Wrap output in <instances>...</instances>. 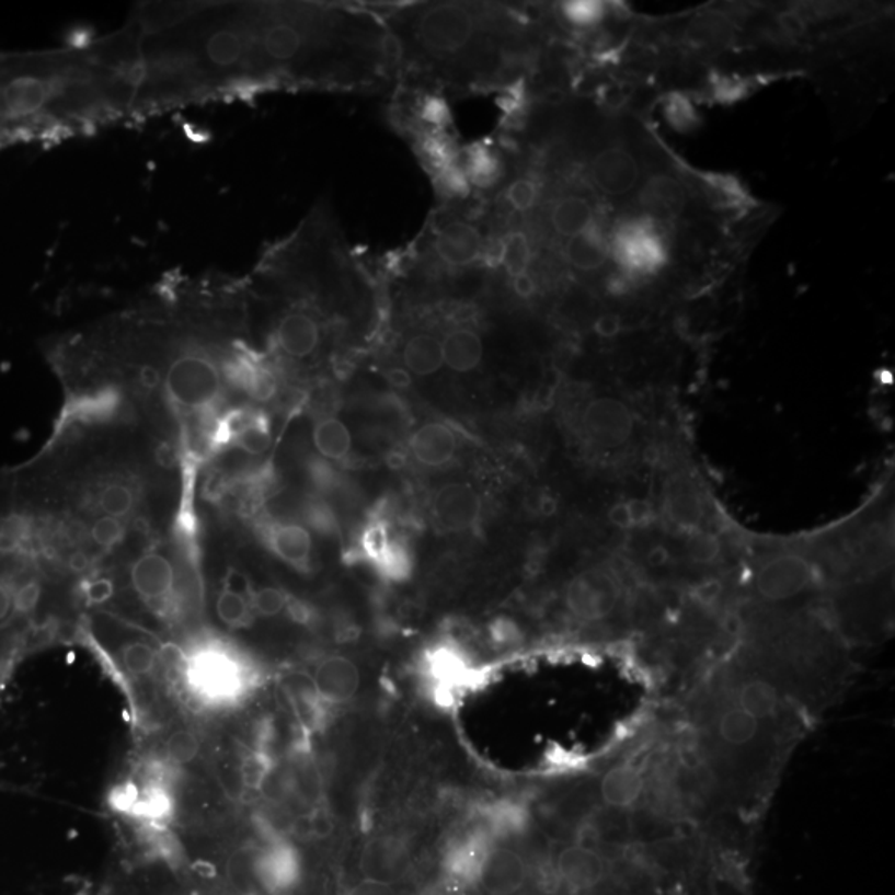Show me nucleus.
Segmentation results:
<instances>
[{"mask_svg":"<svg viewBox=\"0 0 895 895\" xmlns=\"http://www.w3.org/2000/svg\"><path fill=\"white\" fill-rule=\"evenodd\" d=\"M420 115H422L425 123L432 125L433 128H435V126H443L448 122V108H446L445 103L438 99L425 100Z\"/></svg>","mask_w":895,"mask_h":895,"instance_id":"obj_41","label":"nucleus"},{"mask_svg":"<svg viewBox=\"0 0 895 895\" xmlns=\"http://www.w3.org/2000/svg\"><path fill=\"white\" fill-rule=\"evenodd\" d=\"M266 777V766L261 759L249 758L242 766V780L248 787L260 788Z\"/></svg>","mask_w":895,"mask_h":895,"instance_id":"obj_43","label":"nucleus"},{"mask_svg":"<svg viewBox=\"0 0 895 895\" xmlns=\"http://www.w3.org/2000/svg\"><path fill=\"white\" fill-rule=\"evenodd\" d=\"M307 516H309L310 525L319 529V531L325 532V535H331V532L337 529L334 515H332L331 509H329L324 503L310 504Z\"/></svg>","mask_w":895,"mask_h":895,"instance_id":"obj_40","label":"nucleus"},{"mask_svg":"<svg viewBox=\"0 0 895 895\" xmlns=\"http://www.w3.org/2000/svg\"><path fill=\"white\" fill-rule=\"evenodd\" d=\"M484 823L491 836L515 835L528 824V811L513 801H497L484 810Z\"/></svg>","mask_w":895,"mask_h":895,"instance_id":"obj_24","label":"nucleus"},{"mask_svg":"<svg viewBox=\"0 0 895 895\" xmlns=\"http://www.w3.org/2000/svg\"><path fill=\"white\" fill-rule=\"evenodd\" d=\"M386 378L390 386L397 387V389H405L412 383V377L403 368H392V370L387 371Z\"/></svg>","mask_w":895,"mask_h":895,"instance_id":"obj_47","label":"nucleus"},{"mask_svg":"<svg viewBox=\"0 0 895 895\" xmlns=\"http://www.w3.org/2000/svg\"><path fill=\"white\" fill-rule=\"evenodd\" d=\"M381 51L386 55V58L392 61H399L402 58L403 54V44L397 35L393 34H386L383 38H381Z\"/></svg>","mask_w":895,"mask_h":895,"instance_id":"obj_45","label":"nucleus"},{"mask_svg":"<svg viewBox=\"0 0 895 895\" xmlns=\"http://www.w3.org/2000/svg\"><path fill=\"white\" fill-rule=\"evenodd\" d=\"M664 115L665 119L670 123L672 128H675L677 131H684V134L693 130V128H697L698 123H700V118H698L697 112H695L693 106H691L688 96L677 92L665 96Z\"/></svg>","mask_w":895,"mask_h":895,"instance_id":"obj_30","label":"nucleus"},{"mask_svg":"<svg viewBox=\"0 0 895 895\" xmlns=\"http://www.w3.org/2000/svg\"><path fill=\"white\" fill-rule=\"evenodd\" d=\"M216 612H218L222 623L232 627V629H239V627H245L251 622L252 607L251 603L241 593L225 587V590L219 594L218 600H216Z\"/></svg>","mask_w":895,"mask_h":895,"instance_id":"obj_28","label":"nucleus"},{"mask_svg":"<svg viewBox=\"0 0 895 895\" xmlns=\"http://www.w3.org/2000/svg\"><path fill=\"white\" fill-rule=\"evenodd\" d=\"M564 21L577 28H593L606 19L607 8L596 0H572L561 5Z\"/></svg>","mask_w":895,"mask_h":895,"instance_id":"obj_29","label":"nucleus"},{"mask_svg":"<svg viewBox=\"0 0 895 895\" xmlns=\"http://www.w3.org/2000/svg\"><path fill=\"white\" fill-rule=\"evenodd\" d=\"M123 536H125V526L118 518H112V516H103L92 528L93 541L102 548H113L122 542Z\"/></svg>","mask_w":895,"mask_h":895,"instance_id":"obj_37","label":"nucleus"},{"mask_svg":"<svg viewBox=\"0 0 895 895\" xmlns=\"http://www.w3.org/2000/svg\"><path fill=\"white\" fill-rule=\"evenodd\" d=\"M403 362L412 374L420 377L436 374L445 365L441 341L426 332L413 335L403 348Z\"/></svg>","mask_w":895,"mask_h":895,"instance_id":"obj_22","label":"nucleus"},{"mask_svg":"<svg viewBox=\"0 0 895 895\" xmlns=\"http://www.w3.org/2000/svg\"><path fill=\"white\" fill-rule=\"evenodd\" d=\"M274 337L284 355L302 360L310 357L321 344V328L310 313L292 310L280 317Z\"/></svg>","mask_w":895,"mask_h":895,"instance_id":"obj_12","label":"nucleus"},{"mask_svg":"<svg viewBox=\"0 0 895 895\" xmlns=\"http://www.w3.org/2000/svg\"><path fill=\"white\" fill-rule=\"evenodd\" d=\"M668 225L633 216L619 222L609 241L610 260L632 280L647 279L667 267L672 252Z\"/></svg>","mask_w":895,"mask_h":895,"instance_id":"obj_1","label":"nucleus"},{"mask_svg":"<svg viewBox=\"0 0 895 895\" xmlns=\"http://www.w3.org/2000/svg\"><path fill=\"white\" fill-rule=\"evenodd\" d=\"M313 478H315L317 483L321 484V486H331L332 480H334V473H332V468L328 467L325 463H315L312 470Z\"/></svg>","mask_w":895,"mask_h":895,"instance_id":"obj_48","label":"nucleus"},{"mask_svg":"<svg viewBox=\"0 0 895 895\" xmlns=\"http://www.w3.org/2000/svg\"><path fill=\"white\" fill-rule=\"evenodd\" d=\"M636 140L622 138L597 145L587 163V177L600 195L612 199L635 196L651 173V153H645L641 141Z\"/></svg>","mask_w":895,"mask_h":895,"instance_id":"obj_2","label":"nucleus"},{"mask_svg":"<svg viewBox=\"0 0 895 895\" xmlns=\"http://www.w3.org/2000/svg\"><path fill=\"white\" fill-rule=\"evenodd\" d=\"M436 180H438L439 190L450 198L467 196L470 193V181H468L463 168L457 167L455 163L439 171Z\"/></svg>","mask_w":895,"mask_h":895,"instance_id":"obj_36","label":"nucleus"},{"mask_svg":"<svg viewBox=\"0 0 895 895\" xmlns=\"http://www.w3.org/2000/svg\"><path fill=\"white\" fill-rule=\"evenodd\" d=\"M113 594H115V584L106 577L90 581L85 587V600L89 606H102L112 599Z\"/></svg>","mask_w":895,"mask_h":895,"instance_id":"obj_39","label":"nucleus"},{"mask_svg":"<svg viewBox=\"0 0 895 895\" xmlns=\"http://www.w3.org/2000/svg\"><path fill=\"white\" fill-rule=\"evenodd\" d=\"M539 198V186L531 177H519L507 187L506 199L516 211L528 213Z\"/></svg>","mask_w":895,"mask_h":895,"instance_id":"obj_33","label":"nucleus"},{"mask_svg":"<svg viewBox=\"0 0 895 895\" xmlns=\"http://www.w3.org/2000/svg\"><path fill=\"white\" fill-rule=\"evenodd\" d=\"M193 684L211 700L231 701L248 690L249 675L234 658L211 654L196 664Z\"/></svg>","mask_w":895,"mask_h":895,"instance_id":"obj_7","label":"nucleus"},{"mask_svg":"<svg viewBox=\"0 0 895 895\" xmlns=\"http://www.w3.org/2000/svg\"><path fill=\"white\" fill-rule=\"evenodd\" d=\"M362 552L387 580L402 581L409 577V552L402 542L392 538L386 523L375 521L367 526L362 536Z\"/></svg>","mask_w":895,"mask_h":895,"instance_id":"obj_9","label":"nucleus"},{"mask_svg":"<svg viewBox=\"0 0 895 895\" xmlns=\"http://www.w3.org/2000/svg\"><path fill=\"white\" fill-rule=\"evenodd\" d=\"M564 257L574 269L583 273H596L609 263V241L599 222L594 221L583 234L567 239L564 244Z\"/></svg>","mask_w":895,"mask_h":895,"instance_id":"obj_17","label":"nucleus"},{"mask_svg":"<svg viewBox=\"0 0 895 895\" xmlns=\"http://www.w3.org/2000/svg\"><path fill=\"white\" fill-rule=\"evenodd\" d=\"M491 838L493 836L487 830H477V833H471V835L458 839L457 845L448 852V868H450V871L455 875H460V877L477 881L480 877L484 861H486L491 849H493Z\"/></svg>","mask_w":895,"mask_h":895,"instance_id":"obj_18","label":"nucleus"},{"mask_svg":"<svg viewBox=\"0 0 895 895\" xmlns=\"http://www.w3.org/2000/svg\"><path fill=\"white\" fill-rule=\"evenodd\" d=\"M423 151H425V157L428 158L429 164H432L438 173L454 164V151H451L450 145L439 140V138H432V140L426 141Z\"/></svg>","mask_w":895,"mask_h":895,"instance_id":"obj_38","label":"nucleus"},{"mask_svg":"<svg viewBox=\"0 0 895 895\" xmlns=\"http://www.w3.org/2000/svg\"><path fill=\"white\" fill-rule=\"evenodd\" d=\"M168 756L177 765L193 761L199 753V739L190 730H177L168 738Z\"/></svg>","mask_w":895,"mask_h":895,"instance_id":"obj_34","label":"nucleus"},{"mask_svg":"<svg viewBox=\"0 0 895 895\" xmlns=\"http://www.w3.org/2000/svg\"><path fill=\"white\" fill-rule=\"evenodd\" d=\"M433 248L448 266L468 267L480 261L484 241L481 232L470 222L451 221L438 229Z\"/></svg>","mask_w":895,"mask_h":895,"instance_id":"obj_11","label":"nucleus"},{"mask_svg":"<svg viewBox=\"0 0 895 895\" xmlns=\"http://www.w3.org/2000/svg\"><path fill=\"white\" fill-rule=\"evenodd\" d=\"M463 171L470 184L486 190L494 186L503 176V164L496 153L487 148L477 147L468 154L467 168Z\"/></svg>","mask_w":895,"mask_h":895,"instance_id":"obj_26","label":"nucleus"},{"mask_svg":"<svg viewBox=\"0 0 895 895\" xmlns=\"http://www.w3.org/2000/svg\"><path fill=\"white\" fill-rule=\"evenodd\" d=\"M313 445L329 460H345L351 455L352 435L337 418H324L313 428Z\"/></svg>","mask_w":895,"mask_h":895,"instance_id":"obj_23","label":"nucleus"},{"mask_svg":"<svg viewBox=\"0 0 895 895\" xmlns=\"http://www.w3.org/2000/svg\"><path fill=\"white\" fill-rule=\"evenodd\" d=\"M410 450L418 463L429 468L443 467L457 455V436L443 423H428L413 433Z\"/></svg>","mask_w":895,"mask_h":895,"instance_id":"obj_16","label":"nucleus"},{"mask_svg":"<svg viewBox=\"0 0 895 895\" xmlns=\"http://www.w3.org/2000/svg\"><path fill=\"white\" fill-rule=\"evenodd\" d=\"M312 685L319 700L344 703L357 693L360 674L348 658L329 657L317 667Z\"/></svg>","mask_w":895,"mask_h":895,"instance_id":"obj_13","label":"nucleus"},{"mask_svg":"<svg viewBox=\"0 0 895 895\" xmlns=\"http://www.w3.org/2000/svg\"><path fill=\"white\" fill-rule=\"evenodd\" d=\"M70 565H72L76 571H83V569L89 565V559H87L85 555L80 554V552H77V554H73L72 559H70Z\"/></svg>","mask_w":895,"mask_h":895,"instance_id":"obj_49","label":"nucleus"},{"mask_svg":"<svg viewBox=\"0 0 895 895\" xmlns=\"http://www.w3.org/2000/svg\"><path fill=\"white\" fill-rule=\"evenodd\" d=\"M161 377L168 399L183 409H208L221 395V367L206 351L181 352L168 364L167 371H161Z\"/></svg>","mask_w":895,"mask_h":895,"instance_id":"obj_3","label":"nucleus"},{"mask_svg":"<svg viewBox=\"0 0 895 895\" xmlns=\"http://www.w3.org/2000/svg\"><path fill=\"white\" fill-rule=\"evenodd\" d=\"M443 344V360L451 370L468 374L480 367L483 360V341L477 332L460 329L446 335Z\"/></svg>","mask_w":895,"mask_h":895,"instance_id":"obj_20","label":"nucleus"},{"mask_svg":"<svg viewBox=\"0 0 895 895\" xmlns=\"http://www.w3.org/2000/svg\"><path fill=\"white\" fill-rule=\"evenodd\" d=\"M500 261L510 277L528 273L529 261H531V244H529L528 236L523 231L507 234L501 244Z\"/></svg>","mask_w":895,"mask_h":895,"instance_id":"obj_27","label":"nucleus"},{"mask_svg":"<svg viewBox=\"0 0 895 895\" xmlns=\"http://www.w3.org/2000/svg\"><path fill=\"white\" fill-rule=\"evenodd\" d=\"M693 196L690 180L678 176L670 167H657L647 174L633 203L641 215L670 225L687 213Z\"/></svg>","mask_w":895,"mask_h":895,"instance_id":"obj_6","label":"nucleus"},{"mask_svg":"<svg viewBox=\"0 0 895 895\" xmlns=\"http://www.w3.org/2000/svg\"><path fill=\"white\" fill-rule=\"evenodd\" d=\"M122 664L135 677H145L157 667V652L147 642H130L122 649Z\"/></svg>","mask_w":895,"mask_h":895,"instance_id":"obj_31","label":"nucleus"},{"mask_svg":"<svg viewBox=\"0 0 895 895\" xmlns=\"http://www.w3.org/2000/svg\"><path fill=\"white\" fill-rule=\"evenodd\" d=\"M135 497L130 487L123 486V484L113 483L106 486L100 494V507L106 516L112 518H123V516L130 515L131 507H134Z\"/></svg>","mask_w":895,"mask_h":895,"instance_id":"obj_32","label":"nucleus"},{"mask_svg":"<svg viewBox=\"0 0 895 895\" xmlns=\"http://www.w3.org/2000/svg\"><path fill=\"white\" fill-rule=\"evenodd\" d=\"M231 438L238 448L249 455H263L271 445L269 429L263 420L252 415L236 420L231 428Z\"/></svg>","mask_w":895,"mask_h":895,"instance_id":"obj_25","label":"nucleus"},{"mask_svg":"<svg viewBox=\"0 0 895 895\" xmlns=\"http://www.w3.org/2000/svg\"><path fill=\"white\" fill-rule=\"evenodd\" d=\"M271 548L287 564L306 569L312 552V538L302 526L279 525L271 531Z\"/></svg>","mask_w":895,"mask_h":895,"instance_id":"obj_21","label":"nucleus"},{"mask_svg":"<svg viewBox=\"0 0 895 895\" xmlns=\"http://www.w3.org/2000/svg\"><path fill=\"white\" fill-rule=\"evenodd\" d=\"M649 777L636 761L613 766L600 780V798L612 810L641 807L647 793Z\"/></svg>","mask_w":895,"mask_h":895,"instance_id":"obj_10","label":"nucleus"},{"mask_svg":"<svg viewBox=\"0 0 895 895\" xmlns=\"http://www.w3.org/2000/svg\"><path fill=\"white\" fill-rule=\"evenodd\" d=\"M622 331V319L613 312L603 313L594 322V332L600 339H613Z\"/></svg>","mask_w":895,"mask_h":895,"instance_id":"obj_42","label":"nucleus"},{"mask_svg":"<svg viewBox=\"0 0 895 895\" xmlns=\"http://www.w3.org/2000/svg\"><path fill=\"white\" fill-rule=\"evenodd\" d=\"M477 35V19L464 5L435 4L423 9L413 25V38L436 58L457 57Z\"/></svg>","mask_w":895,"mask_h":895,"instance_id":"obj_5","label":"nucleus"},{"mask_svg":"<svg viewBox=\"0 0 895 895\" xmlns=\"http://www.w3.org/2000/svg\"><path fill=\"white\" fill-rule=\"evenodd\" d=\"M594 221V206L586 196H564L554 203L549 213V222L555 234L565 239L583 234Z\"/></svg>","mask_w":895,"mask_h":895,"instance_id":"obj_19","label":"nucleus"},{"mask_svg":"<svg viewBox=\"0 0 895 895\" xmlns=\"http://www.w3.org/2000/svg\"><path fill=\"white\" fill-rule=\"evenodd\" d=\"M478 879L491 894H513L528 881V865L516 852L493 848Z\"/></svg>","mask_w":895,"mask_h":895,"instance_id":"obj_14","label":"nucleus"},{"mask_svg":"<svg viewBox=\"0 0 895 895\" xmlns=\"http://www.w3.org/2000/svg\"><path fill=\"white\" fill-rule=\"evenodd\" d=\"M138 381L145 390H157L163 383L160 367L153 364H141L138 367Z\"/></svg>","mask_w":895,"mask_h":895,"instance_id":"obj_44","label":"nucleus"},{"mask_svg":"<svg viewBox=\"0 0 895 895\" xmlns=\"http://www.w3.org/2000/svg\"><path fill=\"white\" fill-rule=\"evenodd\" d=\"M480 513V497L468 484H445L433 497V519L441 531H468L477 525Z\"/></svg>","mask_w":895,"mask_h":895,"instance_id":"obj_8","label":"nucleus"},{"mask_svg":"<svg viewBox=\"0 0 895 895\" xmlns=\"http://www.w3.org/2000/svg\"><path fill=\"white\" fill-rule=\"evenodd\" d=\"M420 675L429 698L445 709H450L468 691L474 690L483 677L470 657L458 645L448 642L435 645L423 655Z\"/></svg>","mask_w":895,"mask_h":895,"instance_id":"obj_4","label":"nucleus"},{"mask_svg":"<svg viewBox=\"0 0 895 895\" xmlns=\"http://www.w3.org/2000/svg\"><path fill=\"white\" fill-rule=\"evenodd\" d=\"M513 287H515V292L518 294L521 299H531L536 294V289H538L535 279H532L531 274L528 273L513 277Z\"/></svg>","mask_w":895,"mask_h":895,"instance_id":"obj_46","label":"nucleus"},{"mask_svg":"<svg viewBox=\"0 0 895 895\" xmlns=\"http://www.w3.org/2000/svg\"><path fill=\"white\" fill-rule=\"evenodd\" d=\"M252 610L264 617H274L286 609L289 599L286 594L276 587H264V589L255 590L251 596Z\"/></svg>","mask_w":895,"mask_h":895,"instance_id":"obj_35","label":"nucleus"},{"mask_svg":"<svg viewBox=\"0 0 895 895\" xmlns=\"http://www.w3.org/2000/svg\"><path fill=\"white\" fill-rule=\"evenodd\" d=\"M131 584L138 596L148 603L164 600L174 587V567L170 559L158 552L141 555L131 567Z\"/></svg>","mask_w":895,"mask_h":895,"instance_id":"obj_15","label":"nucleus"}]
</instances>
